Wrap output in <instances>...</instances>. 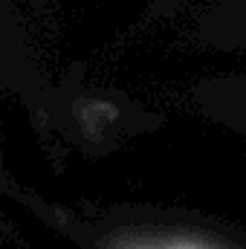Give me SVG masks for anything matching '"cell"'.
Here are the masks:
<instances>
[{"instance_id":"obj_2","label":"cell","mask_w":246,"mask_h":249,"mask_svg":"<svg viewBox=\"0 0 246 249\" xmlns=\"http://www.w3.org/2000/svg\"><path fill=\"white\" fill-rule=\"evenodd\" d=\"M185 41L214 53H246V0H183ZM194 110L246 139V72L206 75L191 87Z\"/></svg>"},{"instance_id":"obj_1","label":"cell","mask_w":246,"mask_h":249,"mask_svg":"<svg viewBox=\"0 0 246 249\" xmlns=\"http://www.w3.org/2000/svg\"><path fill=\"white\" fill-rule=\"evenodd\" d=\"M3 188L75 249H246V229L197 209L50 200L35 188L15 183L9 171L3 174Z\"/></svg>"}]
</instances>
